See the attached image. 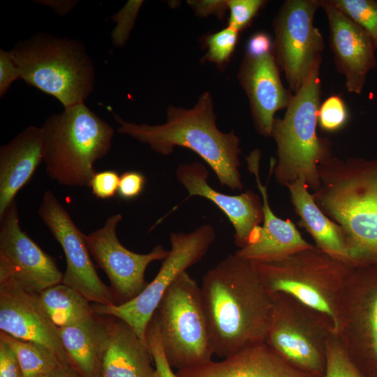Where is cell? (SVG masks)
<instances>
[{"mask_svg": "<svg viewBox=\"0 0 377 377\" xmlns=\"http://www.w3.org/2000/svg\"><path fill=\"white\" fill-rule=\"evenodd\" d=\"M200 291L214 355L264 342L274 298L253 262L228 255L206 272Z\"/></svg>", "mask_w": 377, "mask_h": 377, "instance_id": "1", "label": "cell"}, {"mask_svg": "<svg viewBox=\"0 0 377 377\" xmlns=\"http://www.w3.org/2000/svg\"><path fill=\"white\" fill-rule=\"evenodd\" d=\"M117 132L148 145L156 153L168 156L175 147L192 150L214 172L221 185L232 191L242 190L239 172V138L232 130L221 131L209 92L202 93L191 108L169 105L166 121L157 125L124 120L114 112Z\"/></svg>", "mask_w": 377, "mask_h": 377, "instance_id": "2", "label": "cell"}, {"mask_svg": "<svg viewBox=\"0 0 377 377\" xmlns=\"http://www.w3.org/2000/svg\"><path fill=\"white\" fill-rule=\"evenodd\" d=\"M318 171L312 195L344 230L353 266L377 263V158L332 156Z\"/></svg>", "mask_w": 377, "mask_h": 377, "instance_id": "3", "label": "cell"}, {"mask_svg": "<svg viewBox=\"0 0 377 377\" xmlns=\"http://www.w3.org/2000/svg\"><path fill=\"white\" fill-rule=\"evenodd\" d=\"M321 63L313 67L300 90L293 94L283 117H275L271 134L276 145L272 171L277 182L286 186L302 179L313 192L320 186L318 166L332 157L331 141L317 133Z\"/></svg>", "mask_w": 377, "mask_h": 377, "instance_id": "4", "label": "cell"}, {"mask_svg": "<svg viewBox=\"0 0 377 377\" xmlns=\"http://www.w3.org/2000/svg\"><path fill=\"white\" fill-rule=\"evenodd\" d=\"M9 52L21 79L57 98L64 109L84 103L94 90V65L79 40L38 32Z\"/></svg>", "mask_w": 377, "mask_h": 377, "instance_id": "5", "label": "cell"}, {"mask_svg": "<svg viewBox=\"0 0 377 377\" xmlns=\"http://www.w3.org/2000/svg\"><path fill=\"white\" fill-rule=\"evenodd\" d=\"M41 129L50 178L66 186L89 187L94 163L110 150L113 128L82 103L51 114Z\"/></svg>", "mask_w": 377, "mask_h": 377, "instance_id": "6", "label": "cell"}, {"mask_svg": "<svg viewBox=\"0 0 377 377\" xmlns=\"http://www.w3.org/2000/svg\"><path fill=\"white\" fill-rule=\"evenodd\" d=\"M253 263L271 294L291 295L328 316L335 327L338 304L353 266L314 245L278 260Z\"/></svg>", "mask_w": 377, "mask_h": 377, "instance_id": "7", "label": "cell"}, {"mask_svg": "<svg viewBox=\"0 0 377 377\" xmlns=\"http://www.w3.org/2000/svg\"><path fill=\"white\" fill-rule=\"evenodd\" d=\"M155 313L164 353L172 367L180 370L212 360L200 286L187 271L168 288Z\"/></svg>", "mask_w": 377, "mask_h": 377, "instance_id": "8", "label": "cell"}, {"mask_svg": "<svg viewBox=\"0 0 377 377\" xmlns=\"http://www.w3.org/2000/svg\"><path fill=\"white\" fill-rule=\"evenodd\" d=\"M274 307L264 342L293 367L323 376L327 348L336 334L332 320L292 297L273 294Z\"/></svg>", "mask_w": 377, "mask_h": 377, "instance_id": "9", "label": "cell"}, {"mask_svg": "<svg viewBox=\"0 0 377 377\" xmlns=\"http://www.w3.org/2000/svg\"><path fill=\"white\" fill-rule=\"evenodd\" d=\"M336 336L365 377H377V263L353 266L339 300Z\"/></svg>", "mask_w": 377, "mask_h": 377, "instance_id": "10", "label": "cell"}, {"mask_svg": "<svg viewBox=\"0 0 377 377\" xmlns=\"http://www.w3.org/2000/svg\"><path fill=\"white\" fill-rule=\"evenodd\" d=\"M216 239L210 224H204L189 233L171 232V248L154 279L131 301L121 304L93 303L95 313L112 316L126 323L142 341L157 307L166 290L188 268L198 263Z\"/></svg>", "mask_w": 377, "mask_h": 377, "instance_id": "11", "label": "cell"}, {"mask_svg": "<svg viewBox=\"0 0 377 377\" xmlns=\"http://www.w3.org/2000/svg\"><path fill=\"white\" fill-rule=\"evenodd\" d=\"M318 8V0H286L273 20V54L292 94L323 60V38L313 24Z\"/></svg>", "mask_w": 377, "mask_h": 377, "instance_id": "12", "label": "cell"}, {"mask_svg": "<svg viewBox=\"0 0 377 377\" xmlns=\"http://www.w3.org/2000/svg\"><path fill=\"white\" fill-rule=\"evenodd\" d=\"M63 276L55 259L22 230L13 201L0 215V285L38 294L62 283Z\"/></svg>", "mask_w": 377, "mask_h": 377, "instance_id": "13", "label": "cell"}, {"mask_svg": "<svg viewBox=\"0 0 377 377\" xmlns=\"http://www.w3.org/2000/svg\"><path fill=\"white\" fill-rule=\"evenodd\" d=\"M121 214L110 216L103 226L86 235L84 239L98 267L106 274L115 304L128 302L138 296L148 284L145 279L147 266L163 260L169 251L156 245L148 253H138L124 247L119 241L117 228Z\"/></svg>", "mask_w": 377, "mask_h": 377, "instance_id": "14", "label": "cell"}, {"mask_svg": "<svg viewBox=\"0 0 377 377\" xmlns=\"http://www.w3.org/2000/svg\"><path fill=\"white\" fill-rule=\"evenodd\" d=\"M38 214L64 253L66 269L62 283L78 291L90 302L115 304L110 288L98 275L84 233L50 190L42 197Z\"/></svg>", "mask_w": 377, "mask_h": 377, "instance_id": "15", "label": "cell"}, {"mask_svg": "<svg viewBox=\"0 0 377 377\" xmlns=\"http://www.w3.org/2000/svg\"><path fill=\"white\" fill-rule=\"evenodd\" d=\"M327 17L329 40L337 71L349 93L360 94L370 71L377 66L376 47L369 35L330 0H318Z\"/></svg>", "mask_w": 377, "mask_h": 377, "instance_id": "16", "label": "cell"}, {"mask_svg": "<svg viewBox=\"0 0 377 377\" xmlns=\"http://www.w3.org/2000/svg\"><path fill=\"white\" fill-rule=\"evenodd\" d=\"M208 177L206 166L199 162L180 164L176 170V178L188 191V198H205L226 215L235 229V243L241 249L253 239L263 222V202L251 190L237 195L219 192L208 184Z\"/></svg>", "mask_w": 377, "mask_h": 377, "instance_id": "17", "label": "cell"}, {"mask_svg": "<svg viewBox=\"0 0 377 377\" xmlns=\"http://www.w3.org/2000/svg\"><path fill=\"white\" fill-rule=\"evenodd\" d=\"M0 330L14 338L41 344L64 365L71 366L58 328L42 307L38 294L15 286L0 285Z\"/></svg>", "mask_w": 377, "mask_h": 377, "instance_id": "18", "label": "cell"}, {"mask_svg": "<svg viewBox=\"0 0 377 377\" xmlns=\"http://www.w3.org/2000/svg\"><path fill=\"white\" fill-rule=\"evenodd\" d=\"M281 69L273 52L259 57L244 54L237 79L249 101L256 130L264 137H271L277 111L286 109L293 94L286 89Z\"/></svg>", "mask_w": 377, "mask_h": 377, "instance_id": "19", "label": "cell"}, {"mask_svg": "<svg viewBox=\"0 0 377 377\" xmlns=\"http://www.w3.org/2000/svg\"><path fill=\"white\" fill-rule=\"evenodd\" d=\"M261 152L252 151L246 158L249 171L256 178L258 189L262 196L263 222L255 238L235 254L251 262H268L280 259L296 251L313 245L306 242L290 220L279 218L272 210L267 186L260 179Z\"/></svg>", "mask_w": 377, "mask_h": 377, "instance_id": "20", "label": "cell"}, {"mask_svg": "<svg viewBox=\"0 0 377 377\" xmlns=\"http://www.w3.org/2000/svg\"><path fill=\"white\" fill-rule=\"evenodd\" d=\"M177 377H323L293 367L265 342L243 348L219 362L177 370Z\"/></svg>", "mask_w": 377, "mask_h": 377, "instance_id": "21", "label": "cell"}, {"mask_svg": "<svg viewBox=\"0 0 377 377\" xmlns=\"http://www.w3.org/2000/svg\"><path fill=\"white\" fill-rule=\"evenodd\" d=\"M41 127L29 126L0 147V215L43 161Z\"/></svg>", "mask_w": 377, "mask_h": 377, "instance_id": "22", "label": "cell"}, {"mask_svg": "<svg viewBox=\"0 0 377 377\" xmlns=\"http://www.w3.org/2000/svg\"><path fill=\"white\" fill-rule=\"evenodd\" d=\"M108 318L101 377H156L147 343L124 321Z\"/></svg>", "mask_w": 377, "mask_h": 377, "instance_id": "23", "label": "cell"}, {"mask_svg": "<svg viewBox=\"0 0 377 377\" xmlns=\"http://www.w3.org/2000/svg\"><path fill=\"white\" fill-rule=\"evenodd\" d=\"M285 186L289 191L295 212L300 217L298 226L312 237L315 246L353 266L344 230L318 207L305 182L297 179Z\"/></svg>", "mask_w": 377, "mask_h": 377, "instance_id": "24", "label": "cell"}, {"mask_svg": "<svg viewBox=\"0 0 377 377\" xmlns=\"http://www.w3.org/2000/svg\"><path fill=\"white\" fill-rule=\"evenodd\" d=\"M108 316L94 313L74 325L58 328L71 365L81 377H101Z\"/></svg>", "mask_w": 377, "mask_h": 377, "instance_id": "25", "label": "cell"}, {"mask_svg": "<svg viewBox=\"0 0 377 377\" xmlns=\"http://www.w3.org/2000/svg\"><path fill=\"white\" fill-rule=\"evenodd\" d=\"M38 297L57 328L74 325L95 313L87 299L63 283L46 288L38 294Z\"/></svg>", "mask_w": 377, "mask_h": 377, "instance_id": "26", "label": "cell"}, {"mask_svg": "<svg viewBox=\"0 0 377 377\" xmlns=\"http://www.w3.org/2000/svg\"><path fill=\"white\" fill-rule=\"evenodd\" d=\"M0 339L14 353L22 377H42L64 365L52 351L41 344L16 339L1 331Z\"/></svg>", "mask_w": 377, "mask_h": 377, "instance_id": "27", "label": "cell"}, {"mask_svg": "<svg viewBox=\"0 0 377 377\" xmlns=\"http://www.w3.org/2000/svg\"><path fill=\"white\" fill-rule=\"evenodd\" d=\"M239 32L227 27L205 38L204 43L207 49L202 57L223 69L230 61L239 40Z\"/></svg>", "mask_w": 377, "mask_h": 377, "instance_id": "28", "label": "cell"}, {"mask_svg": "<svg viewBox=\"0 0 377 377\" xmlns=\"http://www.w3.org/2000/svg\"><path fill=\"white\" fill-rule=\"evenodd\" d=\"M339 10L361 27L377 49V1L330 0Z\"/></svg>", "mask_w": 377, "mask_h": 377, "instance_id": "29", "label": "cell"}, {"mask_svg": "<svg viewBox=\"0 0 377 377\" xmlns=\"http://www.w3.org/2000/svg\"><path fill=\"white\" fill-rule=\"evenodd\" d=\"M323 377H365L350 359L336 334L327 344Z\"/></svg>", "mask_w": 377, "mask_h": 377, "instance_id": "30", "label": "cell"}, {"mask_svg": "<svg viewBox=\"0 0 377 377\" xmlns=\"http://www.w3.org/2000/svg\"><path fill=\"white\" fill-rule=\"evenodd\" d=\"M349 118L348 108L340 95L333 94L320 103L317 114L318 126L325 132L341 129Z\"/></svg>", "mask_w": 377, "mask_h": 377, "instance_id": "31", "label": "cell"}, {"mask_svg": "<svg viewBox=\"0 0 377 377\" xmlns=\"http://www.w3.org/2000/svg\"><path fill=\"white\" fill-rule=\"evenodd\" d=\"M143 3L142 0H129L112 16V21L117 23L111 33L112 42L115 47L122 48L126 45Z\"/></svg>", "mask_w": 377, "mask_h": 377, "instance_id": "32", "label": "cell"}, {"mask_svg": "<svg viewBox=\"0 0 377 377\" xmlns=\"http://www.w3.org/2000/svg\"><path fill=\"white\" fill-rule=\"evenodd\" d=\"M145 339L154 364L156 377H177L165 355L156 313L147 325Z\"/></svg>", "mask_w": 377, "mask_h": 377, "instance_id": "33", "label": "cell"}, {"mask_svg": "<svg viewBox=\"0 0 377 377\" xmlns=\"http://www.w3.org/2000/svg\"><path fill=\"white\" fill-rule=\"evenodd\" d=\"M267 2L265 0H228V27L242 31L250 26Z\"/></svg>", "mask_w": 377, "mask_h": 377, "instance_id": "34", "label": "cell"}, {"mask_svg": "<svg viewBox=\"0 0 377 377\" xmlns=\"http://www.w3.org/2000/svg\"><path fill=\"white\" fill-rule=\"evenodd\" d=\"M120 176L115 170L96 172L92 177L89 187L92 194L99 199H109L117 193Z\"/></svg>", "mask_w": 377, "mask_h": 377, "instance_id": "35", "label": "cell"}, {"mask_svg": "<svg viewBox=\"0 0 377 377\" xmlns=\"http://www.w3.org/2000/svg\"><path fill=\"white\" fill-rule=\"evenodd\" d=\"M145 184L144 175L136 170L124 172L120 175L117 194L124 200H132L140 195Z\"/></svg>", "mask_w": 377, "mask_h": 377, "instance_id": "36", "label": "cell"}, {"mask_svg": "<svg viewBox=\"0 0 377 377\" xmlns=\"http://www.w3.org/2000/svg\"><path fill=\"white\" fill-rule=\"evenodd\" d=\"M21 73L9 51L0 49V97L2 98Z\"/></svg>", "mask_w": 377, "mask_h": 377, "instance_id": "37", "label": "cell"}, {"mask_svg": "<svg viewBox=\"0 0 377 377\" xmlns=\"http://www.w3.org/2000/svg\"><path fill=\"white\" fill-rule=\"evenodd\" d=\"M186 3L199 17L214 15L223 20L228 10V0H188Z\"/></svg>", "mask_w": 377, "mask_h": 377, "instance_id": "38", "label": "cell"}, {"mask_svg": "<svg viewBox=\"0 0 377 377\" xmlns=\"http://www.w3.org/2000/svg\"><path fill=\"white\" fill-rule=\"evenodd\" d=\"M273 40L267 32L259 31L253 33L246 44L245 55L259 57L273 52Z\"/></svg>", "mask_w": 377, "mask_h": 377, "instance_id": "39", "label": "cell"}, {"mask_svg": "<svg viewBox=\"0 0 377 377\" xmlns=\"http://www.w3.org/2000/svg\"><path fill=\"white\" fill-rule=\"evenodd\" d=\"M0 377H22L16 357L10 346L0 339Z\"/></svg>", "mask_w": 377, "mask_h": 377, "instance_id": "40", "label": "cell"}, {"mask_svg": "<svg viewBox=\"0 0 377 377\" xmlns=\"http://www.w3.org/2000/svg\"><path fill=\"white\" fill-rule=\"evenodd\" d=\"M34 1L50 6L60 16H64L70 13L78 3V1L75 0H40Z\"/></svg>", "mask_w": 377, "mask_h": 377, "instance_id": "41", "label": "cell"}, {"mask_svg": "<svg viewBox=\"0 0 377 377\" xmlns=\"http://www.w3.org/2000/svg\"><path fill=\"white\" fill-rule=\"evenodd\" d=\"M42 377H81L72 366H60Z\"/></svg>", "mask_w": 377, "mask_h": 377, "instance_id": "42", "label": "cell"}]
</instances>
